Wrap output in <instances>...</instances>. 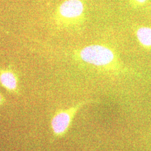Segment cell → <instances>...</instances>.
Returning <instances> with one entry per match:
<instances>
[{"mask_svg": "<svg viewBox=\"0 0 151 151\" xmlns=\"http://www.w3.org/2000/svg\"><path fill=\"white\" fill-rule=\"evenodd\" d=\"M76 60L97 70L111 74L128 70L113 49L102 44H91L75 52Z\"/></svg>", "mask_w": 151, "mask_h": 151, "instance_id": "1", "label": "cell"}, {"mask_svg": "<svg viewBox=\"0 0 151 151\" xmlns=\"http://www.w3.org/2000/svg\"><path fill=\"white\" fill-rule=\"evenodd\" d=\"M56 21L68 27L82 24L85 20V6L82 0H65L55 12Z\"/></svg>", "mask_w": 151, "mask_h": 151, "instance_id": "2", "label": "cell"}, {"mask_svg": "<svg viewBox=\"0 0 151 151\" xmlns=\"http://www.w3.org/2000/svg\"><path fill=\"white\" fill-rule=\"evenodd\" d=\"M99 101L89 99L82 101L66 109L58 110L51 121V127L55 137L61 138L67 133L77 112L88 104L97 103Z\"/></svg>", "mask_w": 151, "mask_h": 151, "instance_id": "3", "label": "cell"}, {"mask_svg": "<svg viewBox=\"0 0 151 151\" xmlns=\"http://www.w3.org/2000/svg\"><path fill=\"white\" fill-rule=\"evenodd\" d=\"M0 83L9 91L16 92L17 90V77L12 70H4L0 71Z\"/></svg>", "mask_w": 151, "mask_h": 151, "instance_id": "4", "label": "cell"}, {"mask_svg": "<svg viewBox=\"0 0 151 151\" xmlns=\"http://www.w3.org/2000/svg\"><path fill=\"white\" fill-rule=\"evenodd\" d=\"M135 36L140 45L151 49V27H140L135 30Z\"/></svg>", "mask_w": 151, "mask_h": 151, "instance_id": "5", "label": "cell"}, {"mask_svg": "<svg viewBox=\"0 0 151 151\" xmlns=\"http://www.w3.org/2000/svg\"><path fill=\"white\" fill-rule=\"evenodd\" d=\"M129 1L131 5L134 7H137L145 5L148 0H129Z\"/></svg>", "mask_w": 151, "mask_h": 151, "instance_id": "6", "label": "cell"}, {"mask_svg": "<svg viewBox=\"0 0 151 151\" xmlns=\"http://www.w3.org/2000/svg\"><path fill=\"white\" fill-rule=\"evenodd\" d=\"M4 98L2 96V95L0 93V105L4 103Z\"/></svg>", "mask_w": 151, "mask_h": 151, "instance_id": "7", "label": "cell"}]
</instances>
